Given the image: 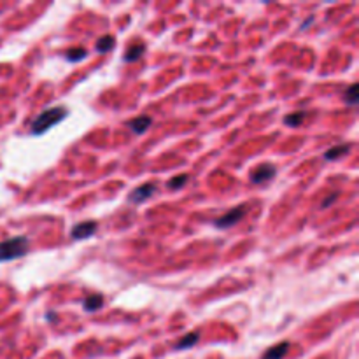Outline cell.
<instances>
[{
	"mask_svg": "<svg viewBox=\"0 0 359 359\" xmlns=\"http://www.w3.org/2000/svg\"><path fill=\"white\" fill-rule=\"evenodd\" d=\"M65 116H67V110L63 109V107H53V109L44 110V112H42L41 116H37V119L33 121L32 134H35V135L44 134V131H48L51 126L58 125Z\"/></svg>",
	"mask_w": 359,
	"mask_h": 359,
	"instance_id": "1",
	"label": "cell"
},
{
	"mask_svg": "<svg viewBox=\"0 0 359 359\" xmlns=\"http://www.w3.org/2000/svg\"><path fill=\"white\" fill-rule=\"evenodd\" d=\"M28 251V238L16 237L11 240L0 242V261H11V259L21 258Z\"/></svg>",
	"mask_w": 359,
	"mask_h": 359,
	"instance_id": "2",
	"label": "cell"
},
{
	"mask_svg": "<svg viewBox=\"0 0 359 359\" xmlns=\"http://www.w3.org/2000/svg\"><path fill=\"white\" fill-rule=\"evenodd\" d=\"M243 216H245V207L240 205V207H237V209H233V211H230L228 214H224L223 217H219V219L216 221V226L217 228H230V226L237 224L238 221H242Z\"/></svg>",
	"mask_w": 359,
	"mask_h": 359,
	"instance_id": "3",
	"label": "cell"
},
{
	"mask_svg": "<svg viewBox=\"0 0 359 359\" xmlns=\"http://www.w3.org/2000/svg\"><path fill=\"white\" fill-rule=\"evenodd\" d=\"M95 232H97L95 221H84V223L78 224L74 230H72V238H75V240H83V238H88L89 235H93Z\"/></svg>",
	"mask_w": 359,
	"mask_h": 359,
	"instance_id": "4",
	"label": "cell"
},
{
	"mask_svg": "<svg viewBox=\"0 0 359 359\" xmlns=\"http://www.w3.org/2000/svg\"><path fill=\"white\" fill-rule=\"evenodd\" d=\"M273 175H275V166L263 165V166H258V168L254 170L253 175H251V181H253L254 184H259V182H268Z\"/></svg>",
	"mask_w": 359,
	"mask_h": 359,
	"instance_id": "5",
	"label": "cell"
},
{
	"mask_svg": "<svg viewBox=\"0 0 359 359\" xmlns=\"http://www.w3.org/2000/svg\"><path fill=\"white\" fill-rule=\"evenodd\" d=\"M155 193H156V184L147 182V184L137 187L134 193L130 195V200H131V202H135V203H140V202H144V200H147L149 196H153Z\"/></svg>",
	"mask_w": 359,
	"mask_h": 359,
	"instance_id": "6",
	"label": "cell"
},
{
	"mask_svg": "<svg viewBox=\"0 0 359 359\" xmlns=\"http://www.w3.org/2000/svg\"><path fill=\"white\" fill-rule=\"evenodd\" d=\"M288 350H289V342H280V344L268 349L261 359H282L288 354Z\"/></svg>",
	"mask_w": 359,
	"mask_h": 359,
	"instance_id": "7",
	"label": "cell"
},
{
	"mask_svg": "<svg viewBox=\"0 0 359 359\" xmlns=\"http://www.w3.org/2000/svg\"><path fill=\"white\" fill-rule=\"evenodd\" d=\"M149 125H151V118H147V116H140L134 119V121H130V126L135 134H144L149 128Z\"/></svg>",
	"mask_w": 359,
	"mask_h": 359,
	"instance_id": "8",
	"label": "cell"
},
{
	"mask_svg": "<svg viewBox=\"0 0 359 359\" xmlns=\"http://www.w3.org/2000/svg\"><path fill=\"white\" fill-rule=\"evenodd\" d=\"M349 149H350V144H340V146H336V147L328 149L324 158H326V160H336V158H340L342 155H345Z\"/></svg>",
	"mask_w": 359,
	"mask_h": 359,
	"instance_id": "9",
	"label": "cell"
},
{
	"mask_svg": "<svg viewBox=\"0 0 359 359\" xmlns=\"http://www.w3.org/2000/svg\"><path fill=\"white\" fill-rule=\"evenodd\" d=\"M114 48V37L112 35H104L97 41V51L98 53H107Z\"/></svg>",
	"mask_w": 359,
	"mask_h": 359,
	"instance_id": "10",
	"label": "cell"
},
{
	"mask_svg": "<svg viewBox=\"0 0 359 359\" xmlns=\"http://www.w3.org/2000/svg\"><path fill=\"white\" fill-rule=\"evenodd\" d=\"M146 51V46L144 44H137V46H131L130 49L126 51L125 54V60L126 62H135V60H139L140 56H142V53Z\"/></svg>",
	"mask_w": 359,
	"mask_h": 359,
	"instance_id": "11",
	"label": "cell"
},
{
	"mask_svg": "<svg viewBox=\"0 0 359 359\" xmlns=\"http://www.w3.org/2000/svg\"><path fill=\"white\" fill-rule=\"evenodd\" d=\"M102 303H104V298H102L100 294H93V296H89L84 300V309H86L88 312L98 310L102 307Z\"/></svg>",
	"mask_w": 359,
	"mask_h": 359,
	"instance_id": "12",
	"label": "cell"
},
{
	"mask_svg": "<svg viewBox=\"0 0 359 359\" xmlns=\"http://www.w3.org/2000/svg\"><path fill=\"white\" fill-rule=\"evenodd\" d=\"M198 333L196 331H193V333H187V335L184 336V338H182L181 342H177V345H175V347L177 349H186V347H191V345H195L196 342H198Z\"/></svg>",
	"mask_w": 359,
	"mask_h": 359,
	"instance_id": "13",
	"label": "cell"
},
{
	"mask_svg": "<svg viewBox=\"0 0 359 359\" xmlns=\"http://www.w3.org/2000/svg\"><path fill=\"white\" fill-rule=\"evenodd\" d=\"M84 56H86V49L84 48H74V49H68L65 53V58L70 60V62H79V60Z\"/></svg>",
	"mask_w": 359,
	"mask_h": 359,
	"instance_id": "14",
	"label": "cell"
},
{
	"mask_svg": "<svg viewBox=\"0 0 359 359\" xmlns=\"http://www.w3.org/2000/svg\"><path fill=\"white\" fill-rule=\"evenodd\" d=\"M303 118H305V112H296V114H291V116L284 118V123L289 126H298Z\"/></svg>",
	"mask_w": 359,
	"mask_h": 359,
	"instance_id": "15",
	"label": "cell"
},
{
	"mask_svg": "<svg viewBox=\"0 0 359 359\" xmlns=\"http://www.w3.org/2000/svg\"><path fill=\"white\" fill-rule=\"evenodd\" d=\"M186 181H187V175L182 174V175H179V177L170 179L168 184H166V186H168L170 190H175V187H182V186H184V182H186Z\"/></svg>",
	"mask_w": 359,
	"mask_h": 359,
	"instance_id": "16",
	"label": "cell"
},
{
	"mask_svg": "<svg viewBox=\"0 0 359 359\" xmlns=\"http://www.w3.org/2000/svg\"><path fill=\"white\" fill-rule=\"evenodd\" d=\"M357 98H359L357 97V86L356 84H352V86L347 89V93H345V102H347V104H356Z\"/></svg>",
	"mask_w": 359,
	"mask_h": 359,
	"instance_id": "17",
	"label": "cell"
},
{
	"mask_svg": "<svg viewBox=\"0 0 359 359\" xmlns=\"http://www.w3.org/2000/svg\"><path fill=\"white\" fill-rule=\"evenodd\" d=\"M335 198H336V193L335 195H330V198H328L326 202L323 203V207H328V205H330L331 202H335Z\"/></svg>",
	"mask_w": 359,
	"mask_h": 359,
	"instance_id": "18",
	"label": "cell"
}]
</instances>
